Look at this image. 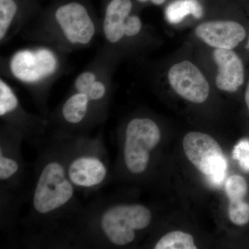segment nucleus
<instances>
[{"mask_svg":"<svg viewBox=\"0 0 249 249\" xmlns=\"http://www.w3.org/2000/svg\"><path fill=\"white\" fill-rule=\"evenodd\" d=\"M183 150L188 160L213 184L224 181L227 161L219 143L209 134L191 132L183 140Z\"/></svg>","mask_w":249,"mask_h":249,"instance_id":"4","label":"nucleus"},{"mask_svg":"<svg viewBox=\"0 0 249 249\" xmlns=\"http://www.w3.org/2000/svg\"><path fill=\"white\" fill-rule=\"evenodd\" d=\"M213 59L218 67L216 85L218 89L235 92L245 81L243 63L237 53L229 49H215Z\"/></svg>","mask_w":249,"mask_h":249,"instance_id":"10","label":"nucleus"},{"mask_svg":"<svg viewBox=\"0 0 249 249\" xmlns=\"http://www.w3.org/2000/svg\"><path fill=\"white\" fill-rule=\"evenodd\" d=\"M139 1H142V2H145V1H148V0H139ZM152 3L156 5H160L164 3L165 0H150Z\"/></svg>","mask_w":249,"mask_h":249,"instance_id":"25","label":"nucleus"},{"mask_svg":"<svg viewBox=\"0 0 249 249\" xmlns=\"http://www.w3.org/2000/svg\"><path fill=\"white\" fill-rule=\"evenodd\" d=\"M245 101L249 110V82L248 85H247V89H246L245 91Z\"/></svg>","mask_w":249,"mask_h":249,"instance_id":"24","label":"nucleus"},{"mask_svg":"<svg viewBox=\"0 0 249 249\" xmlns=\"http://www.w3.org/2000/svg\"><path fill=\"white\" fill-rule=\"evenodd\" d=\"M10 67L18 80L35 83L53 74L58 67V60L47 49L24 50L15 54Z\"/></svg>","mask_w":249,"mask_h":249,"instance_id":"6","label":"nucleus"},{"mask_svg":"<svg viewBox=\"0 0 249 249\" xmlns=\"http://www.w3.org/2000/svg\"><path fill=\"white\" fill-rule=\"evenodd\" d=\"M67 175L77 189L91 191L107 181L109 168L97 152L83 150L65 160Z\"/></svg>","mask_w":249,"mask_h":249,"instance_id":"5","label":"nucleus"},{"mask_svg":"<svg viewBox=\"0 0 249 249\" xmlns=\"http://www.w3.org/2000/svg\"><path fill=\"white\" fill-rule=\"evenodd\" d=\"M132 9L131 0H111L106 9L103 32L106 40L116 44L124 36V27Z\"/></svg>","mask_w":249,"mask_h":249,"instance_id":"11","label":"nucleus"},{"mask_svg":"<svg viewBox=\"0 0 249 249\" xmlns=\"http://www.w3.org/2000/svg\"><path fill=\"white\" fill-rule=\"evenodd\" d=\"M142 22L140 18L137 16H131L127 18L124 27V36L134 37L138 35L142 30Z\"/></svg>","mask_w":249,"mask_h":249,"instance_id":"23","label":"nucleus"},{"mask_svg":"<svg viewBox=\"0 0 249 249\" xmlns=\"http://www.w3.org/2000/svg\"><path fill=\"white\" fill-rule=\"evenodd\" d=\"M17 11L14 0H0V40H4Z\"/></svg>","mask_w":249,"mask_h":249,"instance_id":"17","label":"nucleus"},{"mask_svg":"<svg viewBox=\"0 0 249 249\" xmlns=\"http://www.w3.org/2000/svg\"><path fill=\"white\" fill-rule=\"evenodd\" d=\"M55 18L70 43L86 45L92 40L96 27L83 5L77 2L62 5L55 11Z\"/></svg>","mask_w":249,"mask_h":249,"instance_id":"7","label":"nucleus"},{"mask_svg":"<svg viewBox=\"0 0 249 249\" xmlns=\"http://www.w3.org/2000/svg\"><path fill=\"white\" fill-rule=\"evenodd\" d=\"M152 218L151 211L142 205H114L100 214L98 229L108 243L124 247L135 240L136 231L150 225Z\"/></svg>","mask_w":249,"mask_h":249,"instance_id":"2","label":"nucleus"},{"mask_svg":"<svg viewBox=\"0 0 249 249\" xmlns=\"http://www.w3.org/2000/svg\"><path fill=\"white\" fill-rule=\"evenodd\" d=\"M13 152L6 147L2 140L0 147V180L1 182H9L20 172L21 165L19 154Z\"/></svg>","mask_w":249,"mask_h":249,"instance_id":"14","label":"nucleus"},{"mask_svg":"<svg viewBox=\"0 0 249 249\" xmlns=\"http://www.w3.org/2000/svg\"><path fill=\"white\" fill-rule=\"evenodd\" d=\"M96 80V76L93 72H83L75 80V89L78 92L86 93Z\"/></svg>","mask_w":249,"mask_h":249,"instance_id":"21","label":"nucleus"},{"mask_svg":"<svg viewBox=\"0 0 249 249\" xmlns=\"http://www.w3.org/2000/svg\"><path fill=\"white\" fill-rule=\"evenodd\" d=\"M196 36L206 45L214 49L235 48L246 37L245 28L234 21H211L199 24Z\"/></svg>","mask_w":249,"mask_h":249,"instance_id":"9","label":"nucleus"},{"mask_svg":"<svg viewBox=\"0 0 249 249\" xmlns=\"http://www.w3.org/2000/svg\"><path fill=\"white\" fill-rule=\"evenodd\" d=\"M107 93V88L103 82L96 80L86 94L93 102L101 101Z\"/></svg>","mask_w":249,"mask_h":249,"instance_id":"22","label":"nucleus"},{"mask_svg":"<svg viewBox=\"0 0 249 249\" xmlns=\"http://www.w3.org/2000/svg\"><path fill=\"white\" fill-rule=\"evenodd\" d=\"M229 215L231 221L237 226H243L249 222V204L245 201H230Z\"/></svg>","mask_w":249,"mask_h":249,"instance_id":"19","label":"nucleus"},{"mask_svg":"<svg viewBox=\"0 0 249 249\" xmlns=\"http://www.w3.org/2000/svg\"><path fill=\"white\" fill-rule=\"evenodd\" d=\"M225 190L230 201L242 200L247 195L248 186L242 177L232 175L228 178Z\"/></svg>","mask_w":249,"mask_h":249,"instance_id":"18","label":"nucleus"},{"mask_svg":"<svg viewBox=\"0 0 249 249\" xmlns=\"http://www.w3.org/2000/svg\"><path fill=\"white\" fill-rule=\"evenodd\" d=\"M248 47H249V41H248Z\"/></svg>","mask_w":249,"mask_h":249,"instance_id":"26","label":"nucleus"},{"mask_svg":"<svg viewBox=\"0 0 249 249\" xmlns=\"http://www.w3.org/2000/svg\"><path fill=\"white\" fill-rule=\"evenodd\" d=\"M19 100L4 80H0V116L1 118L16 111L19 106Z\"/></svg>","mask_w":249,"mask_h":249,"instance_id":"16","label":"nucleus"},{"mask_svg":"<svg viewBox=\"0 0 249 249\" xmlns=\"http://www.w3.org/2000/svg\"><path fill=\"white\" fill-rule=\"evenodd\" d=\"M90 98L86 93L78 92L70 96L62 108V114L67 123L71 124H80L89 110Z\"/></svg>","mask_w":249,"mask_h":249,"instance_id":"12","label":"nucleus"},{"mask_svg":"<svg viewBox=\"0 0 249 249\" xmlns=\"http://www.w3.org/2000/svg\"><path fill=\"white\" fill-rule=\"evenodd\" d=\"M189 15L196 18L202 17V6L197 0H175L165 10L166 19L171 24L181 22Z\"/></svg>","mask_w":249,"mask_h":249,"instance_id":"13","label":"nucleus"},{"mask_svg":"<svg viewBox=\"0 0 249 249\" xmlns=\"http://www.w3.org/2000/svg\"><path fill=\"white\" fill-rule=\"evenodd\" d=\"M160 139V127L147 118H136L129 121L124 132V160L126 168L133 175L147 170L150 153Z\"/></svg>","mask_w":249,"mask_h":249,"instance_id":"3","label":"nucleus"},{"mask_svg":"<svg viewBox=\"0 0 249 249\" xmlns=\"http://www.w3.org/2000/svg\"><path fill=\"white\" fill-rule=\"evenodd\" d=\"M155 249H196L193 236L182 231H172L163 235L155 246Z\"/></svg>","mask_w":249,"mask_h":249,"instance_id":"15","label":"nucleus"},{"mask_svg":"<svg viewBox=\"0 0 249 249\" xmlns=\"http://www.w3.org/2000/svg\"><path fill=\"white\" fill-rule=\"evenodd\" d=\"M76 187L67 175L65 160L57 155L41 165L32 196V208L37 215L53 217L75 200Z\"/></svg>","mask_w":249,"mask_h":249,"instance_id":"1","label":"nucleus"},{"mask_svg":"<svg viewBox=\"0 0 249 249\" xmlns=\"http://www.w3.org/2000/svg\"><path fill=\"white\" fill-rule=\"evenodd\" d=\"M168 77L174 91L187 101L202 103L209 97V83L191 62L185 60L175 64L170 69Z\"/></svg>","mask_w":249,"mask_h":249,"instance_id":"8","label":"nucleus"},{"mask_svg":"<svg viewBox=\"0 0 249 249\" xmlns=\"http://www.w3.org/2000/svg\"><path fill=\"white\" fill-rule=\"evenodd\" d=\"M233 157L238 160L242 169L249 172V141L242 140L235 147Z\"/></svg>","mask_w":249,"mask_h":249,"instance_id":"20","label":"nucleus"}]
</instances>
